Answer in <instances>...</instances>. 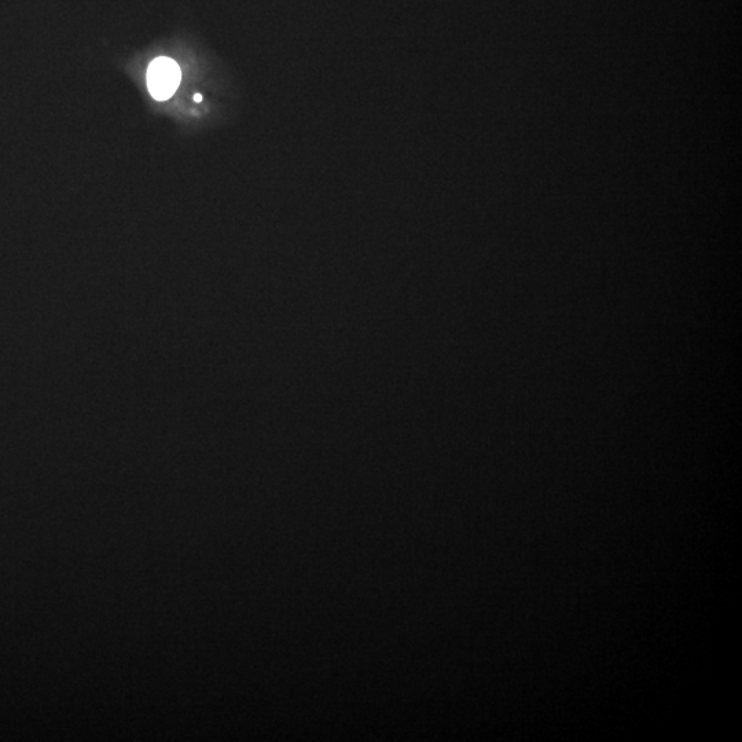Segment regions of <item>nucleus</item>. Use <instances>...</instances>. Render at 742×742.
<instances>
[{
  "instance_id": "1",
  "label": "nucleus",
  "mask_w": 742,
  "mask_h": 742,
  "mask_svg": "<svg viewBox=\"0 0 742 742\" xmlns=\"http://www.w3.org/2000/svg\"><path fill=\"white\" fill-rule=\"evenodd\" d=\"M181 79V68L171 58H157L149 66V91L157 101H167V99H170L175 94V91L178 90Z\"/></svg>"
},
{
  "instance_id": "2",
  "label": "nucleus",
  "mask_w": 742,
  "mask_h": 742,
  "mask_svg": "<svg viewBox=\"0 0 742 742\" xmlns=\"http://www.w3.org/2000/svg\"><path fill=\"white\" fill-rule=\"evenodd\" d=\"M194 101L201 102L202 101V95L201 94L194 95Z\"/></svg>"
}]
</instances>
